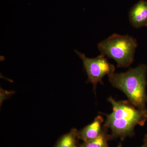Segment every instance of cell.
I'll return each mask as SVG.
<instances>
[{
  "instance_id": "obj_5",
  "label": "cell",
  "mask_w": 147,
  "mask_h": 147,
  "mask_svg": "<svg viewBox=\"0 0 147 147\" xmlns=\"http://www.w3.org/2000/svg\"><path fill=\"white\" fill-rule=\"evenodd\" d=\"M129 19L132 27L140 28L147 26V1L140 0L129 11Z\"/></svg>"
},
{
  "instance_id": "obj_9",
  "label": "cell",
  "mask_w": 147,
  "mask_h": 147,
  "mask_svg": "<svg viewBox=\"0 0 147 147\" xmlns=\"http://www.w3.org/2000/svg\"><path fill=\"white\" fill-rule=\"evenodd\" d=\"M140 147H147V134L145 135L144 140V144Z\"/></svg>"
},
{
  "instance_id": "obj_3",
  "label": "cell",
  "mask_w": 147,
  "mask_h": 147,
  "mask_svg": "<svg viewBox=\"0 0 147 147\" xmlns=\"http://www.w3.org/2000/svg\"><path fill=\"white\" fill-rule=\"evenodd\" d=\"M137 45L133 37L115 34L99 42L97 47L100 55L113 59L118 67H127L134 61Z\"/></svg>"
},
{
  "instance_id": "obj_7",
  "label": "cell",
  "mask_w": 147,
  "mask_h": 147,
  "mask_svg": "<svg viewBox=\"0 0 147 147\" xmlns=\"http://www.w3.org/2000/svg\"><path fill=\"white\" fill-rule=\"evenodd\" d=\"M78 130L72 129L69 133L63 136L59 140L56 147H79L77 145Z\"/></svg>"
},
{
  "instance_id": "obj_2",
  "label": "cell",
  "mask_w": 147,
  "mask_h": 147,
  "mask_svg": "<svg viewBox=\"0 0 147 147\" xmlns=\"http://www.w3.org/2000/svg\"><path fill=\"white\" fill-rule=\"evenodd\" d=\"M147 66L141 64L126 72L108 76L112 86L124 93L129 102L138 109H145L147 102Z\"/></svg>"
},
{
  "instance_id": "obj_10",
  "label": "cell",
  "mask_w": 147,
  "mask_h": 147,
  "mask_svg": "<svg viewBox=\"0 0 147 147\" xmlns=\"http://www.w3.org/2000/svg\"><path fill=\"white\" fill-rule=\"evenodd\" d=\"M117 147H122V146L121 144H119L118 146H117Z\"/></svg>"
},
{
  "instance_id": "obj_4",
  "label": "cell",
  "mask_w": 147,
  "mask_h": 147,
  "mask_svg": "<svg viewBox=\"0 0 147 147\" xmlns=\"http://www.w3.org/2000/svg\"><path fill=\"white\" fill-rule=\"evenodd\" d=\"M75 52L83 61L88 76V82L92 84L95 91L98 83L103 84L102 79L104 76L114 73L115 69V66L110 63L105 56L102 55L97 57L90 58L77 50H75Z\"/></svg>"
},
{
  "instance_id": "obj_6",
  "label": "cell",
  "mask_w": 147,
  "mask_h": 147,
  "mask_svg": "<svg viewBox=\"0 0 147 147\" xmlns=\"http://www.w3.org/2000/svg\"><path fill=\"white\" fill-rule=\"evenodd\" d=\"M103 119L102 116H98L92 123L82 130L78 131V138L84 142H87L97 138L102 131V124Z\"/></svg>"
},
{
  "instance_id": "obj_11",
  "label": "cell",
  "mask_w": 147,
  "mask_h": 147,
  "mask_svg": "<svg viewBox=\"0 0 147 147\" xmlns=\"http://www.w3.org/2000/svg\"><path fill=\"white\" fill-rule=\"evenodd\" d=\"M146 1H147V0H146Z\"/></svg>"
},
{
  "instance_id": "obj_1",
  "label": "cell",
  "mask_w": 147,
  "mask_h": 147,
  "mask_svg": "<svg viewBox=\"0 0 147 147\" xmlns=\"http://www.w3.org/2000/svg\"><path fill=\"white\" fill-rule=\"evenodd\" d=\"M108 101L113 106V112L106 115L104 127L111 131L110 138L123 140L134 134V127L143 126L147 120V109H139L129 101H116L112 97Z\"/></svg>"
},
{
  "instance_id": "obj_8",
  "label": "cell",
  "mask_w": 147,
  "mask_h": 147,
  "mask_svg": "<svg viewBox=\"0 0 147 147\" xmlns=\"http://www.w3.org/2000/svg\"><path fill=\"white\" fill-rule=\"evenodd\" d=\"M110 139L107 129L104 127L101 134L97 138L89 142H84L79 147H108V141Z\"/></svg>"
}]
</instances>
